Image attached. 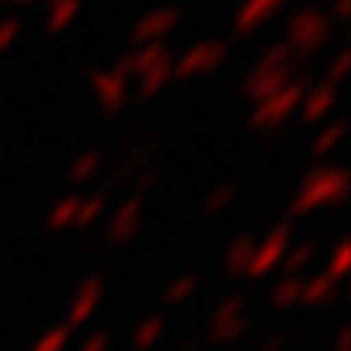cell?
Instances as JSON below:
<instances>
[{
  "label": "cell",
  "mask_w": 351,
  "mask_h": 351,
  "mask_svg": "<svg viewBox=\"0 0 351 351\" xmlns=\"http://www.w3.org/2000/svg\"><path fill=\"white\" fill-rule=\"evenodd\" d=\"M348 189H351V176L345 166L335 163L315 166L313 173H306V179L300 182V192L293 195L289 215L302 218V215L322 212V208H341L348 202Z\"/></svg>",
  "instance_id": "obj_1"
},
{
  "label": "cell",
  "mask_w": 351,
  "mask_h": 351,
  "mask_svg": "<svg viewBox=\"0 0 351 351\" xmlns=\"http://www.w3.org/2000/svg\"><path fill=\"white\" fill-rule=\"evenodd\" d=\"M328 39H332V16L319 7H302L289 16L283 43L293 49L296 59H309V56L326 49Z\"/></svg>",
  "instance_id": "obj_3"
},
{
  "label": "cell",
  "mask_w": 351,
  "mask_h": 351,
  "mask_svg": "<svg viewBox=\"0 0 351 351\" xmlns=\"http://www.w3.org/2000/svg\"><path fill=\"white\" fill-rule=\"evenodd\" d=\"M108 345H111V335H108V332H91V335L82 341L78 351H108Z\"/></svg>",
  "instance_id": "obj_33"
},
{
  "label": "cell",
  "mask_w": 351,
  "mask_h": 351,
  "mask_svg": "<svg viewBox=\"0 0 351 351\" xmlns=\"http://www.w3.org/2000/svg\"><path fill=\"white\" fill-rule=\"evenodd\" d=\"M348 13H351V0H335V16L348 20Z\"/></svg>",
  "instance_id": "obj_35"
},
{
  "label": "cell",
  "mask_w": 351,
  "mask_h": 351,
  "mask_svg": "<svg viewBox=\"0 0 351 351\" xmlns=\"http://www.w3.org/2000/svg\"><path fill=\"white\" fill-rule=\"evenodd\" d=\"M254 247H257V238H254L251 231H244V234H238V238L228 244L225 251V270L231 276H244V270H247V263H251L254 257Z\"/></svg>",
  "instance_id": "obj_15"
},
{
  "label": "cell",
  "mask_w": 351,
  "mask_h": 351,
  "mask_svg": "<svg viewBox=\"0 0 351 351\" xmlns=\"http://www.w3.org/2000/svg\"><path fill=\"white\" fill-rule=\"evenodd\" d=\"M341 137H345V121H332V124H326L313 140V156H328V153L341 143Z\"/></svg>",
  "instance_id": "obj_26"
},
{
  "label": "cell",
  "mask_w": 351,
  "mask_h": 351,
  "mask_svg": "<svg viewBox=\"0 0 351 351\" xmlns=\"http://www.w3.org/2000/svg\"><path fill=\"white\" fill-rule=\"evenodd\" d=\"M98 169H101V150H85L75 163L69 166V182L72 186H85V182H91V176Z\"/></svg>",
  "instance_id": "obj_24"
},
{
  "label": "cell",
  "mask_w": 351,
  "mask_h": 351,
  "mask_svg": "<svg viewBox=\"0 0 351 351\" xmlns=\"http://www.w3.org/2000/svg\"><path fill=\"white\" fill-rule=\"evenodd\" d=\"M195 289H199V276H195V274L176 276L173 283L163 289V302H166V306H182L186 300H192V296H195Z\"/></svg>",
  "instance_id": "obj_25"
},
{
  "label": "cell",
  "mask_w": 351,
  "mask_h": 351,
  "mask_svg": "<svg viewBox=\"0 0 351 351\" xmlns=\"http://www.w3.org/2000/svg\"><path fill=\"white\" fill-rule=\"evenodd\" d=\"M296 75H300V59L293 56V49H289L287 43H274V46L263 49L257 65L247 72L241 91H244V98L251 101V104H261L263 98H270L274 91L289 85Z\"/></svg>",
  "instance_id": "obj_2"
},
{
  "label": "cell",
  "mask_w": 351,
  "mask_h": 351,
  "mask_svg": "<svg viewBox=\"0 0 351 351\" xmlns=\"http://www.w3.org/2000/svg\"><path fill=\"white\" fill-rule=\"evenodd\" d=\"M348 62H351L348 49L335 52V59H332V62H328V72H326V85L339 88V82H345V72H348Z\"/></svg>",
  "instance_id": "obj_31"
},
{
  "label": "cell",
  "mask_w": 351,
  "mask_h": 351,
  "mask_svg": "<svg viewBox=\"0 0 351 351\" xmlns=\"http://www.w3.org/2000/svg\"><path fill=\"white\" fill-rule=\"evenodd\" d=\"M78 202H82L78 195H65V199H59L49 208V215H46V228H49L52 234H62V231H69V228H72L75 212H78Z\"/></svg>",
  "instance_id": "obj_20"
},
{
  "label": "cell",
  "mask_w": 351,
  "mask_h": 351,
  "mask_svg": "<svg viewBox=\"0 0 351 351\" xmlns=\"http://www.w3.org/2000/svg\"><path fill=\"white\" fill-rule=\"evenodd\" d=\"M20 29H23V23L16 20V16H7V20H0V52H7L20 39Z\"/></svg>",
  "instance_id": "obj_32"
},
{
  "label": "cell",
  "mask_w": 351,
  "mask_h": 351,
  "mask_svg": "<svg viewBox=\"0 0 351 351\" xmlns=\"http://www.w3.org/2000/svg\"><path fill=\"white\" fill-rule=\"evenodd\" d=\"M104 208H108V195H104V192L91 195V199H82V202H78V212H75L72 228H75V231H88V228H91L101 215H104Z\"/></svg>",
  "instance_id": "obj_21"
},
{
  "label": "cell",
  "mask_w": 351,
  "mask_h": 351,
  "mask_svg": "<svg viewBox=\"0 0 351 351\" xmlns=\"http://www.w3.org/2000/svg\"><path fill=\"white\" fill-rule=\"evenodd\" d=\"M306 88H309V75H302L300 72L289 85H283L280 91H274V95H270V98H263L261 104H254L251 127L254 130H263V134L280 130L293 114L300 111V101H302V95H306Z\"/></svg>",
  "instance_id": "obj_4"
},
{
  "label": "cell",
  "mask_w": 351,
  "mask_h": 351,
  "mask_svg": "<svg viewBox=\"0 0 351 351\" xmlns=\"http://www.w3.org/2000/svg\"><path fill=\"white\" fill-rule=\"evenodd\" d=\"M69 341H72V328L56 326V328H49V332H43V335L33 341V348L29 351H65L69 348Z\"/></svg>",
  "instance_id": "obj_27"
},
{
  "label": "cell",
  "mask_w": 351,
  "mask_h": 351,
  "mask_svg": "<svg viewBox=\"0 0 351 351\" xmlns=\"http://www.w3.org/2000/svg\"><path fill=\"white\" fill-rule=\"evenodd\" d=\"M348 263H351V244L341 238L339 244H335V251H332V261H328L326 274L332 276V280H341V276H345V270H348Z\"/></svg>",
  "instance_id": "obj_30"
},
{
  "label": "cell",
  "mask_w": 351,
  "mask_h": 351,
  "mask_svg": "<svg viewBox=\"0 0 351 351\" xmlns=\"http://www.w3.org/2000/svg\"><path fill=\"white\" fill-rule=\"evenodd\" d=\"M169 78H173V56H166L163 62H156L153 69H147L143 75L134 82L137 85V98H156L166 85H169Z\"/></svg>",
  "instance_id": "obj_16"
},
{
  "label": "cell",
  "mask_w": 351,
  "mask_h": 351,
  "mask_svg": "<svg viewBox=\"0 0 351 351\" xmlns=\"http://www.w3.org/2000/svg\"><path fill=\"white\" fill-rule=\"evenodd\" d=\"M289 244H293V225H289V221L274 225L267 234H263V241H257L254 257H251V263H247L244 276H247V280H263V276H270L276 267L283 263Z\"/></svg>",
  "instance_id": "obj_6"
},
{
  "label": "cell",
  "mask_w": 351,
  "mask_h": 351,
  "mask_svg": "<svg viewBox=\"0 0 351 351\" xmlns=\"http://www.w3.org/2000/svg\"><path fill=\"white\" fill-rule=\"evenodd\" d=\"M166 56H173V52L166 49V43H147V46H134L130 52H124V59L114 65L127 82H137L147 69H153L156 62H163Z\"/></svg>",
  "instance_id": "obj_12"
},
{
  "label": "cell",
  "mask_w": 351,
  "mask_h": 351,
  "mask_svg": "<svg viewBox=\"0 0 351 351\" xmlns=\"http://www.w3.org/2000/svg\"><path fill=\"white\" fill-rule=\"evenodd\" d=\"M335 104H339V91L326 82H319V85L306 88V95L300 101V121L306 127H315V124H326V117L335 111Z\"/></svg>",
  "instance_id": "obj_10"
},
{
  "label": "cell",
  "mask_w": 351,
  "mask_h": 351,
  "mask_svg": "<svg viewBox=\"0 0 351 351\" xmlns=\"http://www.w3.org/2000/svg\"><path fill=\"white\" fill-rule=\"evenodd\" d=\"M283 3H287V0H244L238 16H234V33H238V36L257 33L261 26H267L276 13H280Z\"/></svg>",
  "instance_id": "obj_13"
},
{
  "label": "cell",
  "mask_w": 351,
  "mask_h": 351,
  "mask_svg": "<svg viewBox=\"0 0 351 351\" xmlns=\"http://www.w3.org/2000/svg\"><path fill=\"white\" fill-rule=\"evenodd\" d=\"M231 199H234V182H221V186H215L212 192L205 195V202H202V212H205V215L225 212L228 205H231Z\"/></svg>",
  "instance_id": "obj_28"
},
{
  "label": "cell",
  "mask_w": 351,
  "mask_h": 351,
  "mask_svg": "<svg viewBox=\"0 0 351 351\" xmlns=\"http://www.w3.org/2000/svg\"><path fill=\"white\" fill-rule=\"evenodd\" d=\"M315 254H319V247H315V241H302L300 247H293V251H287V257H283V274L287 276H300L309 263L315 261Z\"/></svg>",
  "instance_id": "obj_23"
},
{
  "label": "cell",
  "mask_w": 351,
  "mask_h": 351,
  "mask_svg": "<svg viewBox=\"0 0 351 351\" xmlns=\"http://www.w3.org/2000/svg\"><path fill=\"white\" fill-rule=\"evenodd\" d=\"M182 20V13L176 10V7H156V10L143 13L134 26V43L137 46H147V43H163V36H169L176 26Z\"/></svg>",
  "instance_id": "obj_8"
},
{
  "label": "cell",
  "mask_w": 351,
  "mask_h": 351,
  "mask_svg": "<svg viewBox=\"0 0 351 351\" xmlns=\"http://www.w3.org/2000/svg\"><path fill=\"white\" fill-rule=\"evenodd\" d=\"M283 345H287V335L280 332V335H270V339L263 341V351H283Z\"/></svg>",
  "instance_id": "obj_34"
},
{
  "label": "cell",
  "mask_w": 351,
  "mask_h": 351,
  "mask_svg": "<svg viewBox=\"0 0 351 351\" xmlns=\"http://www.w3.org/2000/svg\"><path fill=\"white\" fill-rule=\"evenodd\" d=\"M91 95L98 101V108L108 117L121 111L127 104V95H130V82H127L117 69H104V72H91Z\"/></svg>",
  "instance_id": "obj_7"
},
{
  "label": "cell",
  "mask_w": 351,
  "mask_h": 351,
  "mask_svg": "<svg viewBox=\"0 0 351 351\" xmlns=\"http://www.w3.org/2000/svg\"><path fill=\"white\" fill-rule=\"evenodd\" d=\"M244 313H247V300H244V293H231V296H225V300L218 302L212 322H218V319H238V315H244Z\"/></svg>",
  "instance_id": "obj_29"
},
{
  "label": "cell",
  "mask_w": 351,
  "mask_h": 351,
  "mask_svg": "<svg viewBox=\"0 0 351 351\" xmlns=\"http://www.w3.org/2000/svg\"><path fill=\"white\" fill-rule=\"evenodd\" d=\"M143 228V199L140 195H130V199L111 215V225H108V238L111 244H127L134 241Z\"/></svg>",
  "instance_id": "obj_11"
},
{
  "label": "cell",
  "mask_w": 351,
  "mask_h": 351,
  "mask_svg": "<svg viewBox=\"0 0 351 351\" xmlns=\"http://www.w3.org/2000/svg\"><path fill=\"white\" fill-rule=\"evenodd\" d=\"M101 296H104V280H101V276H88L85 283L75 289L72 302H69V313H65L62 326L75 328V326L91 322V315L98 313V306H101Z\"/></svg>",
  "instance_id": "obj_9"
},
{
  "label": "cell",
  "mask_w": 351,
  "mask_h": 351,
  "mask_svg": "<svg viewBox=\"0 0 351 351\" xmlns=\"http://www.w3.org/2000/svg\"><path fill=\"white\" fill-rule=\"evenodd\" d=\"M3 3H10V7H29V3H36V0H3Z\"/></svg>",
  "instance_id": "obj_36"
},
{
  "label": "cell",
  "mask_w": 351,
  "mask_h": 351,
  "mask_svg": "<svg viewBox=\"0 0 351 351\" xmlns=\"http://www.w3.org/2000/svg\"><path fill=\"white\" fill-rule=\"evenodd\" d=\"M300 296H302V280L300 276H283L274 289H270V306L276 313H293L300 306Z\"/></svg>",
  "instance_id": "obj_18"
},
{
  "label": "cell",
  "mask_w": 351,
  "mask_h": 351,
  "mask_svg": "<svg viewBox=\"0 0 351 351\" xmlns=\"http://www.w3.org/2000/svg\"><path fill=\"white\" fill-rule=\"evenodd\" d=\"M82 0H46V29L49 33H65L75 23Z\"/></svg>",
  "instance_id": "obj_17"
},
{
  "label": "cell",
  "mask_w": 351,
  "mask_h": 351,
  "mask_svg": "<svg viewBox=\"0 0 351 351\" xmlns=\"http://www.w3.org/2000/svg\"><path fill=\"white\" fill-rule=\"evenodd\" d=\"M247 328H251V319H247V315L218 319V322H212V328H208V341H212V345H234L238 339L247 335Z\"/></svg>",
  "instance_id": "obj_19"
},
{
  "label": "cell",
  "mask_w": 351,
  "mask_h": 351,
  "mask_svg": "<svg viewBox=\"0 0 351 351\" xmlns=\"http://www.w3.org/2000/svg\"><path fill=\"white\" fill-rule=\"evenodd\" d=\"M163 335H166V319L163 315H150V319H143V322L134 328V348L147 351L163 339Z\"/></svg>",
  "instance_id": "obj_22"
},
{
  "label": "cell",
  "mask_w": 351,
  "mask_h": 351,
  "mask_svg": "<svg viewBox=\"0 0 351 351\" xmlns=\"http://www.w3.org/2000/svg\"><path fill=\"white\" fill-rule=\"evenodd\" d=\"M228 62V46L221 39H202L173 59V78H208Z\"/></svg>",
  "instance_id": "obj_5"
},
{
  "label": "cell",
  "mask_w": 351,
  "mask_h": 351,
  "mask_svg": "<svg viewBox=\"0 0 351 351\" xmlns=\"http://www.w3.org/2000/svg\"><path fill=\"white\" fill-rule=\"evenodd\" d=\"M335 296H339V280H332L328 274H319L313 280H302L300 306L302 309H322V306H332Z\"/></svg>",
  "instance_id": "obj_14"
}]
</instances>
